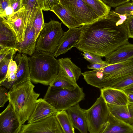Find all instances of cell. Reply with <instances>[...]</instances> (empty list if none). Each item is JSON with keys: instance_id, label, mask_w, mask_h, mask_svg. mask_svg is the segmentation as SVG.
I'll return each instance as SVG.
<instances>
[{"instance_id": "cell-34", "label": "cell", "mask_w": 133, "mask_h": 133, "mask_svg": "<svg viewBox=\"0 0 133 133\" xmlns=\"http://www.w3.org/2000/svg\"><path fill=\"white\" fill-rule=\"evenodd\" d=\"M22 7L27 10H32L38 6L37 0H21Z\"/></svg>"}, {"instance_id": "cell-41", "label": "cell", "mask_w": 133, "mask_h": 133, "mask_svg": "<svg viewBox=\"0 0 133 133\" xmlns=\"http://www.w3.org/2000/svg\"><path fill=\"white\" fill-rule=\"evenodd\" d=\"M128 98V104L133 107V93L126 92Z\"/></svg>"}, {"instance_id": "cell-30", "label": "cell", "mask_w": 133, "mask_h": 133, "mask_svg": "<svg viewBox=\"0 0 133 133\" xmlns=\"http://www.w3.org/2000/svg\"><path fill=\"white\" fill-rule=\"evenodd\" d=\"M82 54L84 59L90 63H107L106 61H103L101 57L87 51H83Z\"/></svg>"}, {"instance_id": "cell-9", "label": "cell", "mask_w": 133, "mask_h": 133, "mask_svg": "<svg viewBox=\"0 0 133 133\" xmlns=\"http://www.w3.org/2000/svg\"><path fill=\"white\" fill-rule=\"evenodd\" d=\"M37 6L31 11L27 25L24 41L21 43L18 42L15 49L20 54L31 56L36 50V32L33 21Z\"/></svg>"}, {"instance_id": "cell-43", "label": "cell", "mask_w": 133, "mask_h": 133, "mask_svg": "<svg viewBox=\"0 0 133 133\" xmlns=\"http://www.w3.org/2000/svg\"></svg>"}, {"instance_id": "cell-6", "label": "cell", "mask_w": 133, "mask_h": 133, "mask_svg": "<svg viewBox=\"0 0 133 133\" xmlns=\"http://www.w3.org/2000/svg\"><path fill=\"white\" fill-rule=\"evenodd\" d=\"M88 131L90 133H101L109 113L107 104L102 95L89 109L85 110Z\"/></svg>"}, {"instance_id": "cell-36", "label": "cell", "mask_w": 133, "mask_h": 133, "mask_svg": "<svg viewBox=\"0 0 133 133\" xmlns=\"http://www.w3.org/2000/svg\"><path fill=\"white\" fill-rule=\"evenodd\" d=\"M10 6L14 13L19 11L23 7L21 0H10Z\"/></svg>"}, {"instance_id": "cell-17", "label": "cell", "mask_w": 133, "mask_h": 133, "mask_svg": "<svg viewBox=\"0 0 133 133\" xmlns=\"http://www.w3.org/2000/svg\"><path fill=\"white\" fill-rule=\"evenodd\" d=\"M105 57L110 65L133 59V44L129 42L123 45Z\"/></svg>"}, {"instance_id": "cell-32", "label": "cell", "mask_w": 133, "mask_h": 133, "mask_svg": "<svg viewBox=\"0 0 133 133\" xmlns=\"http://www.w3.org/2000/svg\"><path fill=\"white\" fill-rule=\"evenodd\" d=\"M125 23L129 38L133 39V15L127 17Z\"/></svg>"}, {"instance_id": "cell-42", "label": "cell", "mask_w": 133, "mask_h": 133, "mask_svg": "<svg viewBox=\"0 0 133 133\" xmlns=\"http://www.w3.org/2000/svg\"><path fill=\"white\" fill-rule=\"evenodd\" d=\"M126 92L133 93V83L123 90Z\"/></svg>"}, {"instance_id": "cell-10", "label": "cell", "mask_w": 133, "mask_h": 133, "mask_svg": "<svg viewBox=\"0 0 133 133\" xmlns=\"http://www.w3.org/2000/svg\"><path fill=\"white\" fill-rule=\"evenodd\" d=\"M32 11L26 10L23 7L20 11L6 19L19 43L24 40L27 25Z\"/></svg>"}, {"instance_id": "cell-39", "label": "cell", "mask_w": 133, "mask_h": 133, "mask_svg": "<svg viewBox=\"0 0 133 133\" xmlns=\"http://www.w3.org/2000/svg\"><path fill=\"white\" fill-rule=\"evenodd\" d=\"M10 0H0V16L3 14L5 9L10 6Z\"/></svg>"}, {"instance_id": "cell-22", "label": "cell", "mask_w": 133, "mask_h": 133, "mask_svg": "<svg viewBox=\"0 0 133 133\" xmlns=\"http://www.w3.org/2000/svg\"><path fill=\"white\" fill-rule=\"evenodd\" d=\"M51 11L54 13L69 28L81 26L77 21L60 3L54 6Z\"/></svg>"}, {"instance_id": "cell-7", "label": "cell", "mask_w": 133, "mask_h": 133, "mask_svg": "<svg viewBox=\"0 0 133 133\" xmlns=\"http://www.w3.org/2000/svg\"><path fill=\"white\" fill-rule=\"evenodd\" d=\"M81 26L93 22L99 18L93 9L82 0H59Z\"/></svg>"}, {"instance_id": "cell-29", "label": "cell", "mask_w": 133, "mask_h": 133, "mask_svg": "<svg viewBox=\"0 0 133 133\" xmlns=\"http://www.w3.org/2000/svg\"><path fill=\"white\" fill-rule=\"evenodd\" d=\"M59 3V0H37V6L44 11H51L54 6Z\"/></svg>"}, {"instance_id": "cell-37", "label": "cell", "mask_w": 133, "mask_h": 133, "mask_svg": "<svg viewBox=\"0 0 133 133\" xmlns=\"http://www.w3.org/2000/svg\"><path fill=\"white\" fill-rule=\"evenodd\" d=\"M18 67V65L16 62L13 60V58H11L8 66L6 75L12 72L16 73Z\"/></svg>"}, {"instance_id": "cell-18", "label": "cell", "mask_w": 133, "mask_h": 133, "mask_svg": "<svg viewBox=\"0 0 133 133\" xmlns=\"http://www.w3.org/2000/svg\"><path fill=\"white\" fill-rule=\"evenodd\" d=\"M133 126L118 119L109 112L101 133H133Z\"/></svg>"}, {"instance_id": "cell-28", "label": "cell", "mask_w": 133, "mask_h": 133, "mask_svg": "<svg viewBox=\"0 0 133 133\" xmlns=\"http://www.w3.org/2000/svg\"><path fill=\"white\" fill-rule=\"evenodd\" d=\"M114 11L120 15L128 17L133 15V2L125 3L116 7Z\"/></svg>"}, {"instance_id": "cell-24", "label": "cell", "mask_w": 133, "mask_h": 133, "mask_svg": "<svg viewBox=\"0 0 133 133\" xmlns=\"http://www.w3.org/2000/svg\"><path fill=\"white\" fill-rule=\"evenodd\" d=\"M91 7L99 18L105 17L109 13L110 7L101 0H82Z\"/></svg>"}, {"instance_id": "cell-13", "label": "cell", "mask_w": 133, "mask_h": 133, "mask_svg": "<svg viewBox=\"0 0 133 133\" xmlns=\"http://www.w3.org/2000/svg\"><path fill=\"white\" fill-rule=\"evenodd\" d=\"M18 42L16 35L6 19L0 18V49L4 48L15 49Z\"/></svg>"}, {"instance_id": "cell-4", "label": "cell", "mask_w": 133, "mask_h": 133, "mask_svg": "<svg viewBox=\"0 0 133 133\" xmlns=\"http://www.w3.org/2000/svg\"><path fill=\"white\" fill-rule=\"evenodd\" d=\"M83 89L77 85L73 89L49 85L43 98L57 111L66 110L84 99Z\"/></svg>"}, {"instance_id": "cell-8", "label": "cell", "mask_w": 133, "mask_h": 133, "mask_svg": "<svg viewBox=\"0 0 133 133\" xmlns=\"http://www.w3.org/2000/svg\"><path fill=\"white\" fill-rule=\"evenodd\" d=\"M64 133L56 114L42 120L21 125L20 133Z\"/></svg>"}, {"instance_id": "cell-16", "label": "cell", "mask_w": 133, "mask_h": 133, "mask_svg": "<svg viewBox=\"0 0 133 133\" xmlns=\"http://www.w3.org/2000/svg\"><path fill=\"white\" fill-rule=\"evenodd\" d=\"M75 128L81 133H88V128L85 109H82L78 103L66 109Z\"/></svg>"}, {"instance_id": "cell-27", "label": "cell", "mask_w": 133, "mask_h": 133, "mask_svg": "<svg viewBox=\"0 0 133 133\" xmlns=\"http://www.w3.org/2000/svg\"><path fill=\"white\" fill-rule=\"evenodd\" d=\"M17 51L15 49H13L11 52L0 61V83L5 78L10 62Z\"/></svg>"}, {"instance_id": "cell-1", "label": "cell", "mask_w": 133, "mask_h": 133, "mask_svg": "<svg viewBox=\"0 0 133 133\" xmlns=\"http://www.w3.org/2000/svg\"><path fill=\"white\" fill-rule=\"evenodd\" d=\"M127 18L112 10L107 16L82 26L80 39L74 47L105 57L129 42L125 23Z\"/></svg>"}, {"instance_id": "cell-26", "label": "cell", "mask_w": 133, "mask_h": 133, "mask_svg": "<svg viewBox=\"0 0 133 133\" xmlns=\"http://www.w3.org/2000/svg\"><path fill=\"white\" fill-rule=\"evenodd\" d=\"M42 11L38 6L34 18L33 25L36 32V40L45 25V23L44 21Z\"/></svg>"}, {"instance_id": "cell-33", "label": "cell", "mask_w": 133, "mask_h": 133, "mask_svg": "<svg viewBox=\"0 0 133 133\" xmlns=\"http://www.w3.org/2000/svg\"><path fill=\"white\" fill-rule=\"evenodd\" d=\"M6 88L3 86H0V107H3L5 103L9 101L8 91Z\"/></svg>"}, {"instance_id": "cell-35", "label": "cell", "mask_w": 133, "mask_h": 133, "mask_svg": "<svg viewBox=\"0 0 133 133\" xmlns=\"http://www.w3.org/2000/svg\"><path fill=\"white\" fill-rule=\"evenodd\" d=\"M107 5L110 7L118 6L125 3L129 2L130 0H102Z\"/></svg>"}, {"instance_id": "cell-14", "label": "cell", "mask_w": 133, "mask_h": 133, "mask_svg": "<svg viewBox=\"0 0 133 133\" xmlns=\"http://www.w3.org/2000/svg\"><path fill=\"white\" fill-rule=\"evenodd\" d=\"M101 95L107 104L123 105L128 104L126 93L123 90L111 87L100 89Z\"/></svg>"}, {"instance_id": "cell-38", "label": "cell", "mask_w": 133, "mask_h": 133, "mask_svg": "<svg viewBox=\"0 0 133 133\" xmlns=\"http://www.w3.org/2000/svg\"><path fill=\"white\" fill-rule=\"evenodd\" d=\"M110 64L107 63H90L87 65V68L89 69L96 70L103 68Z\"/></svg>"}, {"instance_id": "cell-40", "label": "cell", "mask_w": 133, "mask_h": 133, "mask_svg": "<svg viewBox=\"0 0 133 133\" xmlns=\"http://www.w3.org/2000/svg\"><path fill=\"white\" fill-rule=\"evenodd\" d=\"M14 13L13 9L10 6L5 9L3 14L0 16V17L4 18L6 19L12 15Z\"/></svg>"}, {"instance_id": "cell-11", "label": "cell", "mask_w": 133, "mask_h": 133, "mask_svg": "<svg viewBox=\"0 0 133 133\" xmlns=\"http://www.w3.org/2000/svg\"><path fill=\"white\" fill-rule=\"evenodd\" d=\"M21 126L12 106L9 103L0 114V133H20Z\"/></svg>"}, {"instance_id": "cell-12", "label": "cell", "mask_w": 133, "mask_h": 133, "mask_svg": "<svg viewBox=\"0 0 133 133\" xmlns=\"http://www.w3.org/2000/svg\"><path fill=\"white\" fill-rule=\"evenodd\" d=\"M81 30V27L69 28L64 35L55 53L54 56L56 58L64 54L74 47L80 39Z\"/></svg>"}, {"instance_id": "cell-21", "label": "cell", "mask_w": 133, "mask_h": 133, "mask_svg": "<svg viewBox=\"0 0 133 133\" xmlns=\"http://www.w3.org/2000/svg\"><path fill=\"white\" fill-rule=\"evenodd\" d=\"M107 105L109 112L112 115L133 126V107L128 104L123 105Z\"/></svg>"}, {"instance_id": "cell-31", "label": "cell", "mask_w": 133, "mask_h": 133, "mask_svg": "<svg viewBox=\"0 0 133 133\" xmlns=\"http://www.w3.org/2000/svg\"><path fill=\"white\" fill-rule=\"evenodd\" d=\"M133 83V74L112 86L111 88L123 90Z\"/></svg>"}, {"instance_id": "cell-23", "label": "cell", "mask_w": 133, "mask_h": 133, "mask_svg": "<svg viewBox=\"0 0 133 133\" xmlns=\"http://www.w3.org/2000/svg\"><path fill=\"white\" fill-rule=\"evenodd\" d=\"M56 116L64 133H74L75 128L66 110L58 111Z\"/></svg>"}, {"instance_id": "cell-3", "label": "cell", "mask_w": 133, "mask_h": 133, "mask_svg": "<svg viewBox=\"0 0 133 133\" xmlns=\"http://www.w3.org/2000/svg\"><path fill=\"white\" fill-rule=\"evenodd\" d=\"M29 65L31 80L35 83L49 85L59 71L54 54L36 50L29 57Z\"/></svg>"}, {"instance_id": "cell-5", "label": "cell", "mask_w": 133, "mask_h": 133, "mask_svg": "<svg viewBox=\"0 0 133 133\" xmlns=\"http://www.w3.org/2000/svg\"><path fill=\"white\" fill-rule=\"evenodd\" d=\"M64 32L58 21L51 20L45 23L36 40V50L54 54Z\"/></svg>"}, {"instance_id": "cell-25", "label": "cell", "mask_w": 133, "mask_h": 133, "mask_svg": "<svg viewBox=\"0 0 133 133\" xmlns=\"http://www.w3.org/2000/svg\"><path fill=\"white\" fill-rule=\"evenodd\" d=\"M77 85L69 78L58 72L57 75L49 85L57 88L73 89L75 88Z\"/></svg>"}, {"instance_id": "cell-20", "label": "cell", "mask_w": 133, "mask_h": 133, "mask_svg": "<svg viewBox=\"0 0 133 133\" xmlns=\"http://www.w3.org/2000/svg\"><path fill=\"white\" fill-rule=\"evenodd\" d=\"M14 59L18 67L14 85L30 78L29 57L25 54L17 53Z\"/></svg>"}, {"instance_id": "cell-19", "label": "cell", "mask_w": 133, "mask_h": 133, "mask_svg": "<svg viewBox=\"0 0 133 133\" xmlns=\"http://www.w3.org/2000/svg\"><path fill=\"white\" fill-rule=\"evenodd\" d=\"M58 61V72L77 84V82L82 75L80 68L74 63L70 57L59 58Z\"/></svg>"}, {"instance_id": "cell-15", "label": "cell", "mask_w": 133, "mask_h": 133, "mask_svg": "<svg viewBox=\"0 0 133 133\" xmlns=\"http://www.w3.org/2000/svg\"><path fill=\"white\" fill-rule=\"evenodd\" d=\"M58 111L44 98L37 100L34 110L28 120L31 123L44 119L55 114Z\"/></svg>"}, {"instance_id": "cell-2", "label": "cell", "mask_w": 133, "mask_h": 133, "mask_svg": "<svg viewBox=\"0 0 133 133\" xmlns=\"http://www.w3.org/2000/svg\"><path fill=\"white\" fill-rule=\"evenodd\" d=\"M34 87L30 78L14 85L8 91L9 103L21 126L28 120L40 96L34 91Z\"/></svg>"}]
</instances>
